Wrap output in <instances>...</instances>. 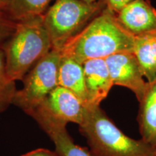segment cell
I'll use <instances>...</instances> for the list:
<instances>
[{"mask_svg":"<svg viewBox=\"0 0 156 156\" xmlns=\"http://www.w3.org/2000/svg\"><path fill=\"white\" fill-rule=\"evenodd\" d=\"M38 108L44 109L56 119L79 126L83 122L86 110V106L74 93L60 86L56 87Z\"/></svg>","mask_w":156,"mask_h":156,"instance_id":"ba28073f","label":"cell"},{"mask_svg":"<svg viewBox=\"0 0 156 156\" xmlns=\"http://www.w3.org/2000/svg\"><path fill=\"white\" fill-rule=\"evenodd\" d=\"M58 86L74 93L87 106V93L83 64L61 55L58 73Z\"/></svg>","mask_w":156,"mask_h":156,"instance_id":"7c38bea8","label":"cell"},{"mask_svg":"<svg viewBox=\"0 0 156 156\" xmlns=\"http://www.w3.org/2000/svg\"><path fill=\"white\" fill-rule=\"evenodd\" d=\"M106 7L115 14L119 12L123 7L134 0H104Z\"/></svg>","mask_w":156,"mask_h":156,"instance_id":"e0dca14e","label":"cell"},{"mask_svg":"<svg viewBox=\"0 0 156 156\" xmlns=\"http://www.w3.org/2000/svg\"><path fill=\"white\" fill-rule=\"evenodd\" d=\"M29 116H32L48 134L55 146L58 156H93L90 152L75 143L68 133L67 124L56 119L41 108H37Z\"/></svg>","mask_w":156,"mask_h":156,"instance_id":"52a82bcc","label":"cell"},{"mask_svg":"<svg viewBox=\"0 0 156 156\" xmlns=\"http://www.w3.org/2000/svg\"><path fill=\"white\" fill-rule=\"evenodd\" d=\"M83 1L86 2H89V3H93V2H95V1H97V0H83Z\"/></svg>","mask_w":156,"mask_h":156,"instance_id":"ffe728a7","label":"cell"},{"mask_svg":"<svg viewBox=\"0 0 156 156\" xmlns=\"http://www.w3.org/2000/svg\"><path fill=\"white\" fill-rule=\"evenodd\" d=\"M17 21L9 17L7 12L0 9V48H2L14 34Z\"/></svg>","mask_w":156,"mask_h":156,"instance_id":"2e32d148","label":"cell"},{"mask_svg":"<svg viewBox=\"0 0 156 156\" xmlns=\"http://www.w3.org/2000/svg\"><path fill=\"white\" fill-rule=\"evenodd\" d=\"M116 16L119 23L134 36L156 33V9L148 0H134Z\"/></svg>","mask_w":156,"mask_h":156,"instance_id":"9c48e42d","label":"cell"},{"mask_svg":"<svg viewBox=\"0 0 156 156\" xmlns=\"http://www.w3.org/2000/svg\"><path fill=\"white\" fill-rule=\"evenodd\" d=\"M61 54L52 49L23 78V87L15 93L12 104L27 114L43 104L58 86V73Z\"/></svg>","mask_w":156,"mask_h":156,"instance_id":"5b68a950","label":"cell"},{"mask_svg":"<svg viewBox=\"0 0 156 156\" xmlns=\"http://www.w3.org/2000/svg\"><path fill=\"white\" fill-rule=\"evenodd\" d=\"M114 85L124 87L134 93L140 102L147 90L148 83L139 62L132 52L118 53L105 58Z\"/></svg>","mask_w":156,"mask_h":156,"instance_id":"8992f818","label":"cell"},{"mask_svg":"<svg viewBox=\"0 0 156 156\" xmlns=\"http://www.w3.org/2000/svg\"><path fill=\"white\" fill-rule=\"evenodd\" d=\"M53 0H11L7 12L14 20L21 21L43 15Z\"/></svg>","mask_w":156,"mask_h":156,"instance_id":"5bb4252c","label":"cell"},{"mask_svg":"<svg viewBox=\"0 0 156 156\" xmlns=\"http://www.w3.org/2000/svg\"><path fill=\"white\" fill-rule=\"evenodd\" d=\"M105 7L104 0L93 3L83 0H55L43 15L52 49L60 51L68 41Z\"/></svg>","mask_w":156,"mask_h":156,"instance_id":"277c9868","label":"cell"},{"mask_svg":"<svg viewBox=\"0 0 156 156\" xmlns=\"http://www.w3.org/2000/svg\"><path fill=\"white\" fill-rule=\"evenodd\" d=\"M132 53L137 59L144 77L151 83L156 79V33L135 37Z\"/></svg>","mask_w":156,"mask_h":156,"instance_id":"4fadbf2b","label":"cell"},{"mask_svg":"<svg viewBox=\"0 0 156 156\" xmlns=\"http://www.w3.org/2000/svg\"><path fill=\"white\" fill-rule=\"evenodd\" d=\"M15 81L9 77L6 70L5 56L2 48H0V112H2L12 104L15 93Z\"/></svg>","mask_w":156,"mask_h":156,"instance_id":"9a60e30c","label":"cell"},{"mask_svg":"<svg viewBox=\"0 0 156 156\" xmlns=\"http://www.w3.org/2000/svg\"><path fill=\"white\" fill-rule=\"evenodd\" d=\"M134 41L135 36L119 23L115 13L105 7L59 52L83 64L90 59H105L115 54L132 52Z\"/></svg>","mask_w":156,"mask_h":156,"instance_id":"6da1fadb","label":"cell"},{"mask_svg":"<svg viewBox=\"0 0 156 156\" xmlns=\"http://www.w3.org/2000/svg\"><path fill=\"white\" fill-rule=\"evenodd\" d=\"M11 0H0V9L4 11H7L9 4Z\"/></svg>","mask_w":156,"mask_h":156,"instance_id":"d6986e66","label":"cell"},{"mask_svg":"<svg viewBox=\"0 0 156 156\" xmlns=\"http://www.w3.org/2000/svg\"><path fill=\"white\" fill-rule=\"evenodd\" d=\"M80 131L93 156H156V148L134 140L119 129L100 106L86 107Z\"/></svg>","mask_w":156,"mask_h":156,"instance_id":"7a4b0ae2","label":"cell"},{"mask_svg":"<svg viewBox=\"0 0 156 156\" xmlns=\"http://www.w3.org/2000/svg\"><path fill=\"white\" fill-rule=\"evenodd\" d=\"M139 103L137 120L142 140L156 148V79L148 83Z\"/></svg>","mask_w":156,"mask_h":156,"instance_id":"8fae6325","label":"cell"},{"mask_svg":"<svg viewBox=\"0 0 156 156\" xmlns=\"http://www.w3.org/2000/svg\"><path fill=\"white\" fill-rule=\"evenodd\" d=\"M21 156H58L55 151H51L45 148H38Z\"/></svg>","mask_w":156,"mask_h":156,"instance_id":"ac0fdd59","label":"cell"},{"mask_svg":"<svg viewBox=\"0 0 156 156\" xmlns=\"http://www.w3.org/2000/svg\"><path fill=\"white\" fill-rule=\"evenodd\" d=\"M87 93V106H100L114 86L103 58L90 59L83 64Z\"/></svg>","mask_w":156,"mask_h":156,"instance_id":"30bf717a","label":"cell"},{"mask_svg":"<svg viewBox=\"0 0 156 156\" xmlns=\"http://www.w3.org/2000/svg\"><path fill=\"white\" fill-rule=\"evenodd\" d=\"M2 49L9 77L14 81L23 80L52 50L43 15L17 22L14 34Z\"/></svg>","mask_w":156,"mask_h":156,"instance_id":"3957f363","label":"cell"}]
</instances>
